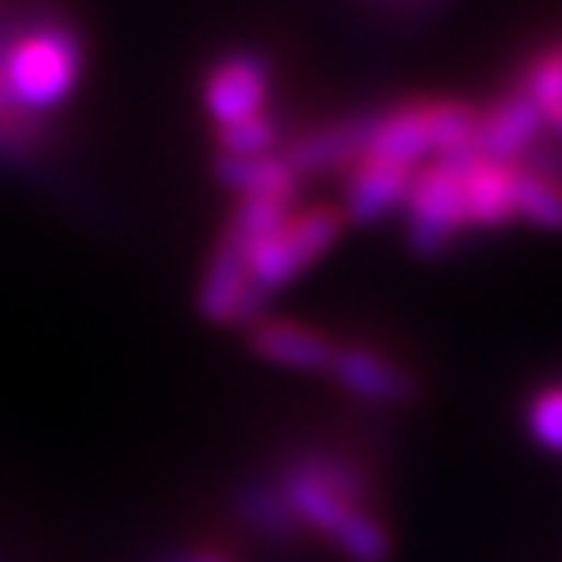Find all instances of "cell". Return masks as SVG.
Wrapping results in <instances>:
<instances>
[{
    "instance_id": "obj_1",
    "label": "cell",
    "mask_w": 562,
    "mask_h": 562,
    "mask_svg": "<svg viewBox=\"0 0 562 562\" xmlns=\"http://www.w3.org/2000/svg\"><path fill=\"white\" fill-rule=\"evenodd\" d=\"M273 481L305 536L325 539L348 562H391L395 531L371 501L375 481L340 449H297Z\"/></svg>"
},
{
    "instance_id": "obj_2",
    "label": "cell",
    "mask_w": 562,
    "mask_h": 562,
    "mask_svg": "<svg viewBox=\"0 0 562 562\" xmlns=\"http://www.w3.org/2000/svg\"><path fill=\"white\" fill-rule=\"evenodd\" d=\"M87 40L63 12L0 20V70L12 102L44 117L59 110L82 79Z\"/></svg>"
},
{
    "instance_id": "obj_3",
    "label": "cell",
    "mask_w": 562,
    "mask_h": 562,
    "mask_svg": "<svg viewBox=\"0 0 562 562\" xmlns=\"http://www.w3.org/2000/svg\"><path fill=\"white\" fill-rule=\"evenodd\" d=\"M476 122H481V105L465 98H406L386 110H371L363 153L406 168H422L441 157H465L476 153Z\"/></svg>"
},
{
    "instance_id": "obj_4",
    "label": "cell",
    "mask_w": 562,
    "mask_h": 562,
    "mask_svg": "<svg viewBox=\"0 0 562 562\" xmlns=\"http://www.w3.org/2000/svg\"><path fill=\"white\" fill-rule=\"evenodd\" d=\"M344 231H348V220L333 200L297 203L270 235H262L246 250L250 281L266 301H273V293L290 290L293 281L305 278L321 258H328V250H336Z\"/></svg>"
},
{
    "instance_id": "obj_5",
    "label": "cell",
    "mask_w": 562,
    "mask_h": 562,
    "mask_svg": "<svg viewBox=\"0 0 562 562\" xmlns=\"http://www.w3.org/2000/svg\"><path fill=\"white\" fill-rule=\"evenodd\" d=\"M465 157H441L414 172L403 207V243L414 258H441L453 250L457 238L469 235L465 195H461V160Z\"/></svg>"
},
{
    "instance_id": "obj_6",
    "label": "cell",
    "mask_w": 562,
    "mask_h": 562,
    "mask_svg": "<svg viewBox=\"0 0 562 562\" xmlns=\"http://www.w3.org/2000/svg\"><path fill=\"white\" fill-rule=\"evenodd\" d=\"M273 90V63L255 47H238L211 63L203 75V114L215 130L266 114Z\"/></svg>"
},
{
    "instance_id": "obj_7",
    "label": "cell",
    "mask_w": 562,
    "mask_h": 562,
    "mask_svg": "<svg viewBox=\"0 0 562 562\" xmlns=\"http://www.w3.org/2000/svg\"><path fill=\"white\" fill-rule=\"evenodd\" d=\"M325 375L333 379L336 391L368 406H411L422 395L418 375L391 351L371 348V344L340 340Z\"/></svg>"
},
{
    "instance_id": "obj_8",
    "label": "cell",
    "mask_w": 562,
    "mask_h": 562,
    "mask_svg": "<svg viewBox=\"0 0 562 562\" xmlns=\"http://www.w3.org/2000/svg\"><path fill=\"white\" fill-rule=\"evenodd\" d=\"M195 308L207 325L220 328H246L270 308V301L250 281L246 250H238L227 238H215V246H211L207 266H203L200 285H195Z\"/></svg>"
},
{
    "instance_id": "obj_9",
    "label": "cell",
    "mask_w": 562,
    "mask_h": 562,
    "mask_svg": "<svg viewBox=\"0 0 562 562\" xmlns=\"http://www.w3.org/2000/svg\"><path fill=\"white\" fill-rule=\"evenodd\" d=\"M246 348H250L255 360L270 363V368L325 375L340 340L333 333H325V328L308 325V321H297V316L262 313L258 321L246 325Z\"/></svg>"
},
{
    "instance_id": "obj_10",
    "label": "cell",
    "mask_w": 562,
    "mask_h": 562,
    "mask_svg": "<svg viewBox=\"0 0 562 562\" xmlns=\"http://www.w3.org/2000/svg\"><path fill=\"white\" fill-rule=\"evenodd\" d=\"M414 172L418 168L395 165V160L383 157H368L363 153L356 165L344 172V188L336 207L344 211L348 227H375V223H386L391 215H403L406 195H411Z\"/></svg>"
},
{
    "instance_id": "obj_11",
    "label": "cell",
    "mask_w": 562,
    "mask_h": 562,
    "mask_svg": "<svg viewBox=\"0 0 562 562\" xmlns=\"http://www.w3.org/2000/svg\"><path fill=\"white\" fill-rule=\"evenodd\" d=\"M371 133V114H348L336 117L328 125L305 130L281 145V160L290 165V172L297 176V184L305 180H321V176H344L368 149Z\"/></svg>"
},
{
    "instance_id": "obj_12",
    "label": "cell",
    "mask_w": 562,
    "mask_h": 562,
    "mask_svg": "<svg viewBox=\"0 0 562 562\" xmlns=\"http://www.w3.org/2000/svg\"><path fill=\"white\" fill-rule=\"evenodd\" d=\"M519 160H496L469 153L461 160V195H465L469 231H504L516 223Z\"/></svg>"
},
{
    "instance_id": "obj_13",
    "label": "cell",
    "mask_w": 562,
    "mask_h": 562,
    "mask_svg": "<svg viewBox=\"0 0 562 562\" xmlns=\"http://www.w3.org/2000/svg\"><path fill=\"white\" fill-rule=\"evenodd\" d=\"M547 137L543 117L536 114L531 98L519 87H508L501 98L481 105V122H476V153L496 160H524Z\"/></svg>"
},
{
    "instance_id": "obj_14",
    "label": "cell",
    "mask_w": 562,
    "mask_h": 562,
    "mask_svg": "<svg viewBox=\"0 0 562 562\" xmlns=\"http://www.w3.org/2000/svg\"><path fill=\"white\" fill-rule=\"evenodd\" d=\"M231 508H235L238 524L246 527V536H255L266 547H293L305 539V531L297 527V519H293L290 504H285L273 476L243 481L235 488V496H231Z\"/></svg>"
},
{
    "instance_id": "obj_15",
    "label": "cell",
    "mask_w": 562,
    "mask_h": 562,
    "mask_svg": "<svg viewBox=\"0 0 562 562\" xmlns=\"http://www.w3.org/2000/svg\"><path fill=\"white\" fill-rule=\"evenodd\" d=\"M220 188L231 195H301L297 176L281 160V153H266V157H215L211 165Z\"/></svg>"
},
{
    "instance_id": "obj_16",
    "label": "cell",
    "mask_w": 562,
    "mask_h": 562,
    "mask_svg": "<svg viewBox=\"0 0 562 562\" xmlns=\"http://www.w3.org/2000/svg\"><path fill=\"white\" fill-rule=\"evenodd\" d=\"M516 87L531 98L536 114L543 117L547 137L562 140V40L539 47V52L527 59Z\"/></svg>"
},
{
    "instance_id": "obj_17",
    "label": "cell",
    "mask_w": 562,
    "mask_h": 562,
    "mask_svg": "<svg viewBox=\"0 0 562 562\" xmlns=\"http://www.w3.org/2000/svg\"><path fill=\"white\" fill-rule=\"evenodd\" d=\"M516 223L524 227L562 235V184L551 176H539L519 165V188H516Z\"/></svg>"
},
{
    "instance_id": "obj_18",
    "label": "cell",
    "mask_w": 562,
    "mask_h": 562,
    "mask_svg": "<svg viewBox=\"0 0 562 562\" xmlns=\"http://www.w3.org/2000/svg\"><path fill=\"white\" fill-rule=\"evenodd\" d=\"M215 145H220V157H266V153H278L281 125L266 110V114L250 117V122L215 130Z\"/></svg>"
},
{
    "instance_id": "obj_19",
    "label": "cell",
    "mask_w": 562,
    "mask_h": 562,
    "mask_svg": "<svg viewBox=\"0 0 562 562\" xmlns=\"http://www.w3.org/2000/svg\"><path fill=\"white\" fill-rule=\"evenodd\" d=\"M524 426L539 449L562 457V379L539 386L524 406Z\"/></svg>"
},
{
    "instance_id": "obj_20",
    "label": "cell",
    "mask_w": 562,
    "mask_h": 562,
    "mask_svg": "<svg viewBox=\"0 0 562 562\" xmlns=\"http://www.w3.org/2000/svg\"><path fill=\"white\" fill-rule=\"evenodd\" d=\"M371 20H386V24L395 27H414V24H438L446 16V4H426V0H414V4H379V9H368Z\"/></svg>"
},
{
    "instance_id": "obj_21",
    "label": "cell",
    "mask_w": 562,
    "mask_h": 562,
    "mask_svg": "<svg viewBox=\"0 0 562 562\" xmlns=\"http://www.w3.org/2000/svg\"><path fill=\"white\" fill-rule=\"evenodd\" d=\"M145 562H238V554L220 543H180L149 554Z\"/></svg>"
}]
</instances>
